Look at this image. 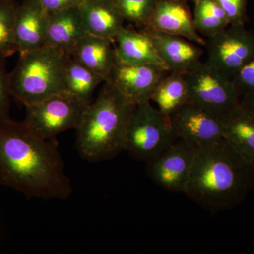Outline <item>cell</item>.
<instances>
[{"label":"cell","mask_w":254,"mask_h":254,"mask_svg":"<svg viewBox=\"0 0 254 254\" xmlns=\"http://www.w3.org/2000/svg\"><path fill=\"white\" fill-rule=\"evenodd\" d=\"M225 11L230 26H245L248 0H216Z\"/></svg>","instance_id":"27"},{"label":"cell","mask_w":254,"mask_h":254,"mask_svg":"<svg viewBox=\"0 0 254 254\" xmlns=\"http://www.w3.org/2000/svg\"><path fill=\"white\" fill-rule=\"evenodd\" d=\"M223 137L254 168V116L241 104L221 118Z\"/></svg>","instance_id":"16"},{"label":"cell","mask_w":254,"mask_h":254,"mask_svg":"<svg viewBox=\"0 0 254 254\" xmlns=\"http://www.w3.org/2000/svg\"><path fill=\"white\" fill-rule=\"evenodd\" d=\"M88 34L115 41L125 21L110 0H83L78 6Z\"/></svg>","instance_id":"17"},{"label":"cell","mask_w":254,"mask_h":254,"mask_svg":"<svg viewBox=\"0 0 254 254\" xmlns=\"http://www.w3.org/2000/svg\"><path fill=\"white\" fill-rule=\"evenodd\" d=\"M114 41L116 42L115 56L118 64H155L167 68L145 30L137 31L124 26Z\"/></svg>","instance_id":"15"},{"label":"cell","mask_w":254,"mask_h":254,"mask_svg":"<svg viewBox=\"0 0 254 254\" xmlns=\"http://www.w3.org/2000/svg\"><path fill=\"white\" fill-rule=\"evenodd\" d=\"M87 34L78 6L71 8L50 15L46 45L70 55Z\"/></svg>","instance_id":"18"},{"label":"cell","mask_w":254,"mask_h":254,"mask_svg":"<svg viewBox=\"0 0 254 254\" xmlns=\"http://www.w3.org/2000/svg\"><path fill=\"white\" fill-rule=\"evenodd\" d=\"M136 105L105 81L76 128L80 156L91 163L110 160L125 151L127 125Z\"/></svg>","instance_id":"3"},{"label":"cell","mask_w":254,"mask_h":254,"mask_svg":"<svg viewBox=\"0 0 254 254\" xmlns=\"http://www.w3.org/2000/svg\"><path fill=\"white\" fill-rule=\"evenodd\" d=\"M143 30L149 33L158 56L169 71L187 73L201 62L204 53L202 46L182 37Z\"/></svg>","instance_id":"14"},{"label":"cell","mask_w":254,"mask_h":254,"mask_svg":"<svg viewBox=\"0 0 254 254\" xmlns=\"http://www.w3.org/2000/svg\"><path fill=\"white\" fill-rule=\"evenodd\" d=\"M205 41V61L231 79L254 58V33L245 26H229Z\"/></svg>","instance_id":"8"},{"label":"cell","mask_w":254,"mask_h":254,"mask_svg":"<svg viewBox=\"0 0 254 254\" xmlns=\"http://www.w3.org/2000/svg\"><path fill=\"white\" fill-rule=\"evenodd\" d=\"M70 56L105 78L117 64L113 41L87 34L78 42Z\"/></svg>","instance_id":"19"},{"label":"cell","mask_w":254,"mask_h":254,"mask_svg":"<svg viewBox=\"0 0 254 254\" xmlns=\"http://www.w3.org/2000/svg\"><path fill=\"white\" fill-rule=\"evenodd\" d=\"M196 150L195 145L178 139L147 163V175L156 185L165 190L185 193Z\"/></svg>","instance_id":"9"},{"label":"cell","mask_w":254,"mask_h":254,"mask_svg":"<svg viewBox=\"0 0 254 254\" xmlns=\"http://www.w3.org/2000/svg\"><path fill=\"white\" fill-rule=\"evenodd\" d=\"M170 121L178 139L190 142L197 148L224 138L221 118L190 102L173 113Z\"/></svg>","instance_id":"10"},{"label":"cell","mask_w":254,"mask_h":254,"mask_svg":"<svg viewBox=\"0 0 254 254\" xmlns=\"http://www.w3.org/2000/svg\"><path fill=\"white\" fill-rule=\"evenodd\" d=\"M190 103L221 118L240 102L231 78L201 61L186 73Z\"/></svg>","instance_id":"7"},{"label":"cell","mask_w":254,"mask_h":254,"mask_svg":"<svg viewBox=\"0 0 254 254\" xmlns=\"http://www.w3.org/2000/svg\"><path fill=\"white\" fill-rule=\"evenodd\" d=\"M177 140L170 118L150 101L134 107L127 125L125 145L132 158L148 163Z\"/></svg>","instance_id":"5"},{"label":"cell","mask_w":254,"mask_h":254,"mask_svg":"<svg viewBox=\"0 0 254 254\" xmlns=\"http://www.w3.org/2000/svg\"><path fill=\"white\" fill-rule=\"evenodd\" d=\"M168 72L167 68L158 65L117 64L107 81L136 105L150 101L159 82Z\"/></svg>","instance_id":"11"},{"label":"cell","mask_w":254,"mask_h":254,"mask_svg":"<svg viewBox=\"0 0 254 254\" xmlns=\"http://www.w3.org/2000/svg\"><path fill=\"white\" fill-rule=\"evenodd\" d=\"M6 58L0 54V123L9 120L11 109V95L9 85V73L6 68Z\"/></svg>","instance_id":"25"},{"label":"cell","mask_w":254,"mask_h":254,"mask_svg":"<svg viewBox=\"0 0 254 254\" xmlns=\"http://www.w3.org/2000/svg\"><path fill=\"white\" fill-rule=\"evenodd\" d=\"M88 105L64 92L25 106L24 121L42 138L55 139L63 132L78 128Z\"/></svg>","instance_id":"6"},{"label":"cell","mask_w":254,"mask_h":254,"mask_svg":"<svg viewBox=\"0 0 254 254\" xmlns=\"http://www.w3.org/2000/svg\"><path fill=\"white\" fill-rule=\"evenodd\" d=\"M66 92L84 103H92L97 87L105 79L91 68L68 56L65 72Z\"/></svg>","instance_id":"21"},{"label":"cell","mask_w":254,"mask_h":254,"mask_svg":"<svg viewBox=\"0 0 254 254\" xmlns=\"http://www.w3.org/2000/svg\"><path fill=\"white\" fill-rule=\"evenodd\" d=\"M0 187L28 199H68L73 188L57 138H42L24 120L0 123Z\"/></svg>","instance_id":"1"},{"label":"cell","mask_w":254,"mask_h":254,"mask_svg":"<svg viewBox=\"0 0 254 254\" xmlns=\"http://www.w3.org/2000/svg\"><path fill=\"white\" fill-rule=\"evenodd\" d=\"M185 1H193V2H195V1H197V0H185Z\"/></svg>","instance_id":"31"},{"label":"cell","mask_w":254,"mask_h":254,"mask_svg":"<svg viewBox=\"0 0 254 254\" xmlns=\"http://www.w3.org/2000/svg\"><path fill=\"white\" fill-rule=\"evenodd\" d=\"M17 1V0H0V2H4V1Z\"/></svg>","instance_id":"30"},{"label":"cell","mask_w":254,"mask_h":254,"mask_svg":"<svg viewBox=\"0 0 254 254\" xmlns=\"http://www.w3.org/2000/svg\"><path fill=\"white\" fill-rule=\"evenodd\" d=\"M50 15L57 14L60 11L78 7L83 0H38Z\"/></svg>","instance_id":"28"},{"label":"cell","mask_w":254,"mask_h":254,"mask_svg":"<svg viewBox=\"0 0 254 254\" xmlns=\"http://www.w3.org/2000/svg\"><path fill=\"white\" fill-rule=\"evenodd\" d=\"M124 19L141 29L148 26L158 0H110Z\"/></svg>","instance_id":"23"},{"label":"cell","mask_w":254,"mask_h":254,"mask_svg":"<svg viewBox=\"0 0 254 254\" xmlns=\"http://www.w3.org/2000/svg\"><path fill=\"white\" fill-rule=\"evenodd\" d=\"M68 56L48 45L19 55L16 67L9 73L13 98L26 106L66 92Z\"/></svg>","instance_id":"4"},{"label":"cell","mask_w":254,"mask_h":254,"mask_svg":"<svg viewBox=\"0 0 254 254\" xmlns=\"http://www.w3.org/2000/svg\"><path fill=\"white\" fill-rule=\"evenodd\" d=\"M194 3L193 24L199 34L210 38L230 26L227 15L216 0H197Z\"/></svg>","instance_id":"22"},{"label":"cell","mask_w":254,"mask_h":254,"mask_svg":"<svg viewBox=\"0 0 254 254\" xmlns=\"http://www.w3.org/2000/svg\"><path fill=\"white\" fill-rule=\"evenodd\" d=\"M17 1L0 2V54L5 58L17 53L14 26Z\"/></svg>","instance_id":"24"},{"label":"cell","mask_w":254,"mask_h":254,"mask_svg":"<svg viewBox=\"0 0 254 254\" xmlns=\"http://www.w3.org/2000/svg\"><path fill=\"white\" fill-rule=\"evenodd\" d=\"M50 15L38 0H21L15 14V43L19 55L46 44Z\"/></svg>","instance_id":"12"},{"label":"cell","mask_w":254,"mask_h":254,"mask_svg":"<svg viewBox=\"0 0 254 254\" xmlns=\"http://www.w3.org/2000/svg\"><path fill=\"white\" fill-rule=\"evenodd\" d=\"M240 103L254 116V91L242 98Z\"/></svg>","instance_id":"29"},{"label":"cell","mask_w":254,"mask_h":254,"mask_svg":"<svg viewBox=\"0 0 254 254\" xmlns=\"http://www.w3.org/2000/svg\"><path fill=\"white\" fill-rule=\"evenodd\" d=\"M167 118L190 103L186 73L169 71L159 82L150 97Z\"/></svg>","instance_id":"20"},{"label":"cell","mask_w":254,"mask_h":254,"mask_svg":"<svg viewBox=\"0 0 254 254\" xmlns=\"http://www.w3.org/2000/svg\"><path fill=\"white\" fill-rule=\"evenodd\" d=\"M254 187V168L225 138L197 148L185 195L210 211L240 205Z\"/></svg>","instance_id":"2"},{"label":"cell","mask_w":254,"mask_h":254,"mask_svg":"<svg viewBox=\"0 0 254 254\" xmlns=\"http://www.w3.org/2000/svg\"><path fill=\"white\" fill-rule=\"evenodd\" d=\"M187 2L185 0H158L150 22L144 29L182 37L205 47L206 41L195 29Z\"/></svg>","instance_id":"13"},{"label":"cell","mask_w":254,"mask_h":254,"mask_svg":"<svg viewBox=\"0 0 254 254\" xmlns=\"http://www.w3.org/2000/svg\"><path fill=\"white\" fill-rule=\"evenodd\" d=\"M232 81L240 100L254 91V58L239 70Z\"/></svg>","instance_id":"26"}]
</instances>
